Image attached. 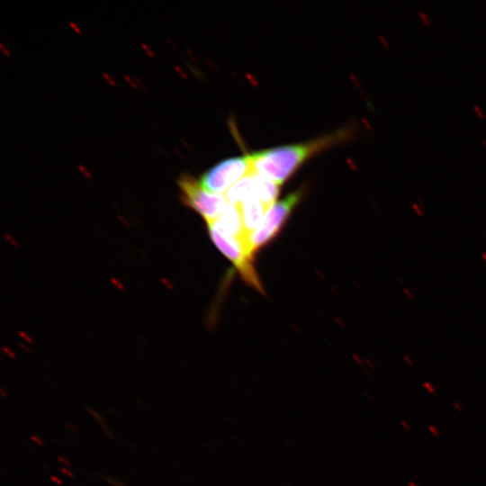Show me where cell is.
I'll use <instances>...</instances> for the list:
<instances>
[{"label":"cell","mask_w":486,"mask_h":486,"mask_svg":"<svg viewBox=\"0 0 486 486\" xmlns=\"http://www.w3.org/2000/svg\"><path fill=\"white\" fill-rule=\"evenodd\" d=\"M255 193L264 205L268 209L274 202L280 194V184L270 178L251 170Z\"/></svg>","instance_id":"ba28073f"},{"label":"cell","mask_w":486,"mask_h":486,"mask_svg":"<svg viewBox=\"0 0 486 486\" xmlns=\"http://www.w3.org/2000/svg\"><path fill=\"white\" fill-rule=\"evenodd\" d=\"M473 109L480 118H482L484 116L483 111L481 107H479L478 105H473Z\"/></svg>","instance_id":"4fadbf2b"},{"label":"cell","mask_w":486,"mask_h":486,"mask_svg":"<svg viewBox=\"0 0 486 486\" xmlns=\"http://www.w3.org/2000/svg\"><path fill=\"white\" fill-rule=\"evenodd\" d=\"M418 15L422 19V21L424 22V23L426 25H431V21H430L428 15L425 12L419 11Z\"/></svg>","instance_id":"30bf717a"},{"label":"cell","mask_w":486,"mask_h":486,"mask_svg":"<svg viewBox=\"0 0 486 486\" xmlns=\"http://www.w3.org/2000/svg\"><path fill=\"white\" fill-rule=\"evenodd\" d=\"M424 385V388L427 390L428 392H429L430 394H434L435 393V387L433 386V384L429 382H425L423 383Z\"/></svg>","instance_id":"8fae6325"},{"label":"cell","mask_w":486,"mask_h":486,"mask_svg":"<svg viewBox=\"0 0 486 486\" xmlns=\"http://www.w3.org/2000/svg\"><path fill=\"white\" fill-rule=\"evenodd\" d=\"M409 485H410V486H418V485H417L415 482H410Z\"/></svg>","instance_id":"44dd1931"},{"label":"cell","mask_w":486,"mask_h":486,"mask_svg":"<svg viewBox=\"0 0 486 486\" xmlns=\"http://www.w3.org/2000/svg\"><path fill=\"white\" fill-rule=\"evenodd\" d=\"M403 292L407 294L408 297L412 298V293L410 292L406 288L403 289Z\"/></svg>","instance_id":"ac0fdd59"},{"label":"cell","mask_w":486,"mask_h":486,"mask_svg":"<svg viewBox=\"0 0 486 486\" xmlns=\"http://www.w3.org/2000/svg\"><path fill=\"white\" fill-rule=\"evenodd\" d=\"M354 129L333 132L296 144H288L248 154L252 170L282 185L311 157L352 138Z\"/></svg>","instance_id":"6da1fadb"},{"label":"cell","mask_w":486,"mask_h":486,"mask_svg":"<svg viewBox=\"0 0 486 486\" xmlns=\"http://www.w3.org/2000/svg\"><path fill=\"white\" fill-rule=\"evenodd\" d=\"M211 222L223 233L239 239L245 248L247 235L244 230L239 205L228 202L220 217Z\"/></svg>","instance_id":"8992f818"},{"label":"cell","mask_w":486,"mask_h":486,"mask_svg":"<svg viewBox=\"0 0 486 486\" xmlns=\"http://www.w3.org/2000/svg\"><path fill=\"white\" fill-rule=\"evenodd\" d=\"M454 408H455L458 411H463V408H462V406H461L460 403H458V402H454Z\"/></svg>","instance_id":"e0dca14e"},{"label":"cell","mask_w":486,"mask_h":486,"mask_svg":"<svg viewBox=\"0 0 486 486\" xmlns=\"http://www.w3.org/2000/svg\"><path fill=\"white\" fill-rule=\"evenodd\" d=\"M305 192L302 186L267 209L259 226L247 237L245 249L250 257L278 236Z\"/></svg>","instance_id":"7a4b0ae2"},{"label":"cell","mask_w":486,"mask_h":486,"mask_svg":"<svg viewBox=\"0 0 486 486\" xmlns=\"http://www.w3.org/2000/svg\"><path fill=\"white\" fill-rule=\"evenodd\" d=\"M241 217L243 220L244 230L248 237V234L253 232L261 223L264 219V213L266 212L267 208L255 195L239 204Z\"/></svg>","instance_id":"52a82bcc"},{"label":"cell","mask_w":486,"mask_h":486,"mask_svg":"<svg viewBox=\"0 0 486 486\" xmlns=\"http://www.w3.org/2000/svg\"><path fill=\"white\" fill-rule=\"evenodd\" d=\"M412 208L413 210L416 212V213L418 215V216H421L422 215V211L420 210V207L417 204V203H413L412 204Z\"/></svg>","instance_id":"9a60e30c"},{"label":"cell","mask_w":486,"mask_h":486,"mask_svg":"<svg viewBox=\"0 0 486 486\" xmlns=\"http://www.w3.org/2000/svg\"><path fill=\"white\" fill-rule=\"evenodd\" d=\"M178 185L182 202L202 216L206 223L216 220L229 202L225 195L205 190L199 180L189 175L181 176Z\"/></svg>","instance_id":"3957f363"},{"label":"cell","mask_w":486,"mask_h":486,"mask_svg":"<svg viewBox=\"0 0 486 486\" xmlns=\"http://www.w3.org/2000/svg\"><path fill=\"white\" fill-rule=\"evenodd\" d=\"M400 425H401V427H402L405 430H407V431H410V430H411L410 425L406 420H404V419L401 420V421H400Z\"/></svg>","instance_id":"5bb4252c"},{"label":"cell","mask_w":486,"mask_h":486,"mask_svg":"<svg viewBox=\"0 0 486 486\" xmlns=\"http://www.w3.org/2000/svg\"><path fill=\"white\" fill-rule=\"evenodd\" d=\"M404 359L409 364V365L413 366L414 364H413V361H412V359L410 357H409L408 356H405Z\"/></svg>","instance_id":"2e32d148"},{"label":"cell","mask_w":486,"mask_h":486,"mask_svg":"<svg viewBox=\"0 0 486 486\" xmlns=\"http://www.w3.org/2000/svg\"><path fill=\"white\" fill-rule=\"evenodd\" d=\"M255 187L250 173L233 184L225 194L229 202L239 205L255 196Z\"/></svg>","instance_id":"9c48e42d"},{"label":"cell","mask_w":486,"mask_h":486,"mask_svg":"<svg viewBox=\"0 0 486 486\" xmlns=\"http://www.w3.org/2000/svg\"><path fill=\"white\" fill-rule=\"evenodd\" d=\"M428 429L430 432V434H432V436H438L440 435L438 429L433 425H429L428 427Z\"/></svg>","instance_id":"7c38bea8"},{"label":"cell","mask_w":486,"mask_h":486,"mask_svg":"<svg viewBox=\"0 0 486 486\" xmlns=\"http://www.w3.org/2000/svg\"><path fill=\"white\" fill-rule=\"evenodd\" d=\"M251 170L248 154L229 158L205 171L199 181L205 190L221 194L248 175Z\"/></svg>","instance_id":"5b68a950"},{"label":"cell","mask_w":486,"mask_h":486,"mask_svg":"<svg viewBox=\"0 0 486 486\" xmlns=\"http://www.w3.org/2000/svg\"><path fill=\"white\" fill-rule=\"evenodd\" d=\"M482 142L483 143V146H484V147H485V148H486V140H484V139H482Z\"/></svg>","instance_id":"ffe728a7"},{"label":"cell","mask_w":486,"mask_h":486,"mask_svg":"<svg viewBox=\"0 0 486 486\" xmlns=\"http://www.w3.org/2000/svg\"><path fill=\"white\" fill-rule=\"evenodd\" d=\"M381 39L382 40L383 44H384L386 47H389V44L387 43V41H386L382 37H381Z\"/></svg>","instance_id":"d6986e66"},{"label":"cell","mask_w":486,"mask_h":486,"mask_svg":"<svg viewBox=\"0 0 486 486\" xmlns=\"http://www.w3.org/2000/svg\"><path fill=\"white\" fill-rule=\"evenodd\" d=\"M208 232L215 247L236 267L242 279L252 288L264 293L257 272L239 239L220 231L212 222H207Z\"/></svg>","instance_id":"277c9868"},{"label":"cell","mask_w":486,"mask_h":486,"mask_svg":"<svg viewBox=\"0 0 486 486\" xmlns=\"http://www.w3.org/2000/svg\"><path fill=\"white\" fill-rule=\"evenodd\" d=\"M482 258H484V261L486 262V254L482 253Z\"/></svg>","instance_id":"7402d4cb"}]
</instances>
